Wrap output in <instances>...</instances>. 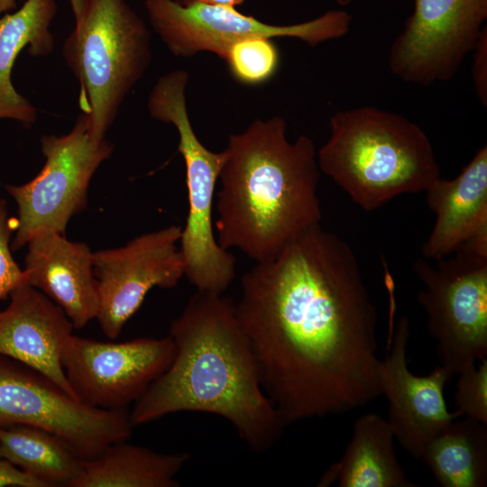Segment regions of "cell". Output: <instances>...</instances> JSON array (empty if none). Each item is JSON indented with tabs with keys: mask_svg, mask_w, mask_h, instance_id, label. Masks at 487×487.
Segmentation results:
<instances>
[{
	"mask_svg": "<svg viewBox=\"0 0 487 487\" xmlns=\"http://www.w3.org/2000/svg\"><path fill=\"white\" fill-rule=\"evenodd\" d=\"M235 311L285 427L381 395L377 308L351 246L320 224L244 273Z\"/></svg>",
	"mask_w": 487,
	"mask_h": 487,
	"instance_id": "cell-1",
	"label": "cell"
},
{
	"mask_svg": "<svg viewBox=\"0 0 487 487\" xmlns=\"http://www.w3.org/2000/svg\"><path fill=\"white\" fill-rule=\"evenodd\" d=\"M168 335L173 358L133 403V427L176 412L208 413L227 420L252 451L271 448L285 426L263 389L235 302L198 291Z\"/></svg>",
	"mask_w": 487,
	"mask_h": 487,
	"instance_id": "cell-2",
	"label": "cell"
},
{
	"mask_svg": "<svg viewBox=\"0 0 487 487\" xmlns=\"http://www.w3.org/2000/svg\"><path fill=\"white\" fill-rule=\"evenodd\" d=\"M283 117L256 119L229 136L216 195V241L255 262L274 258L319 225V167L312 139L290 142Z\"/></svg>",
	"mask_w": 487,
	"mask_h": 487,
	"instance_id": "cell-3",
	"label": "cell"
},
{
	"mask_svg": "<svg viewBox=\"0 0 487 487\" xmlns=\"http://www.w3.org/2000/svg\"><path fill=\"white\" fill-rule=\"evenodd\" d=\"M317 157L319 170L365 211L401 194L425 192L441 178L425 132L374 106L335 112Z\"/></svg>",
	"mask_w": 487,
	"mask_h": 487,
	"instance_id": "cell-4",
	"label": "cell"
},
{
	"mask_svg": "<svg viewBox=\"0 0 487 487\" xmlns=\"http://www.w3.org/2000/svg\"><path fill=\"white\" fill-rule=\"evenodd\" d=\"M62 52L79 82L88 134L102 142L151 63L149 30L126 0H86Z\"/></svg>",
	"mask_w": 487,
	"mask_h": 487,
	"instance_id": "cell-5",
	"label": "cell"
},
{
	"mask_svg": "<svg viewBox=\"0 0 487 487\" xmlns=\"http://www.w3.org/2000/svg\"><path fill=\"white\" fill-rule=\"evenodd\" d=\"M188 81V73L183 69L161 76L147 106L152 118L176 128L178 151L186 167L188 212L179 241L184 276L198 291L224 293L234 278L235 258L216 241L213 207L225 152L210 151L195 133L186 104Z\"/></svg>",
	"mask_w": 487,
	"mask_h": 487,
	"instance_id": "cell-6",
	"label": "cell"
},
{
	"mask_svg": "<svg viewBox=\"0 0 487 487\" xmlns=\"http://www.w3.org/2000/svg\"><path fill=\"white\" fill-rule=\"evenodd\" d=\"M451 257L413 263L424 285L418 301L436 341L440 364L452 377L487 356V233L458 247Z\"/></svg>",
	"mask_w": 487,
	"mask_h": 487,
	"instance_id": "cell-7",
	"label": "cell"
},
{
	"mask_svg": "<svg viewBox=\"0 0 487 487\" xmlns=\"http://www.w3.org/2000/svg\"><path fill=\"white\" fill-rule=\"evenodd\" d=\"M29 426L60 437L82 461L109 445L129 440L133 425L127 409L87 406L39 371L0 355V427Z\"/></svg>",
	"mask_w": 487,
	"mask_h": 487,
	"instance_id": "cell-8",
	"label": "cell"
},
{
	"mask_svg": "<svg viewBox=\"0 0 487 487\" xmlns=\"http://www.w3.org/2000/svg\"><path fill=\"white\" fill-rule=\"evenodd\" d=\"M41 146L46 161L38 175L25 184L5 187L18 213L12 251L44 233L65 234L69 219L86 207L94 173L113 152L106 140L91 139L82 113L69 133L43 135Z\"/></svg>",
	"mask_w": 487,
	"mask_h": 487,
	"instance_id": "cell-9",
	"label": "cell"
},
{
	"mask_svg": "<svg viewBox=\"0 0 487 487\" xmlns=\"http://www.w3.org/2000/svg\"><path fill=\"white\" fill-rule=\"evenodd\" d=\"M152 26L168 50L177 57L209 51L225 59L237 41L253 38L289 37L311 47L345 36L352 16L344 10H329L300 23L273 25L245 15L234 7L210 5L198 0H145Z\"/></svg>",
	"mask_w": 487,
	"mask_h": 487,
	"instance_id": "cell-10",
	"label": "cell"
},
{
	"mask_svg": "<svg viewBox=\"0 0 487 487\" xmlns=\"http://www.w3.org/2000/svg\"><path fill=\"white\" fill-rule=\"evenodd\" d=\"M174 345L167 335L120 343L69 335L60 361L75 398L102 409H127L170 365Z\"/></svg>",
	"mask_w": 487,
	"mask_h": 487,
	"instance_id": "cell-11",
	"label": "cell"
},
{
	"mask_svg": "<svg viewBox=\"0 0 487 487\" xmlns=\"http://www.w3.org/2000/svg\"><path fill=\"white\" fill-rule=\"evenodd\" d=\"M486 18L487 0H414L391 46V71L422 86L450 79L473 51Z\"/></svg>",
	"mask_w": 487,
	"mask_h": 487,
	"instance_id": "cell-12",
	"label": "cell"
},
{
	"mask_svg": "<svg viewBox=\"0 0 487 487\" xmlns=\"http://www.w3.org/2000/svg\"><path fill=\"white\" fill-rule=\"evenodd\" d=\"M181 232V226L170 225L134 237L124 246L94 252L96 319L108 338L120 335L152 288L171 289L184 276L178 247Z\"/></svg>",
	"mask_w": 487,
	"mask_h": 487,
	"instance_id": "cell-13",
	"label": "cell"
},
{
	"mask_svg": "<svg viewBox=\"0 0 487 487\" xmlns=\"http://www.w3.org/2000/svg\"><path fill=\"white\" fill-rule=\"evenodd\" d=\"M409 322L402 317L394 332L390 350L381 361L380 384L389 405L388 422L403 449L420 459L427 444L461 417L449 412L444 388L451 379L441 366L428 375L411 372L407 363Z\"/></svg>",
	"mask_w": 487,
	"mask_h": 487,
	"instance_id": "cell-14",
	"label": "cell"
},
{
	"mask_svg": "<svg viewBox=\"0 0 487 487\" xmlns=\"http://www.w3.org/2000/svg\"><path fill=\"white\" fill-rule=\"evenodd\" d=\"M10 297L0 311V355L39 371L75 398L60 361L73 325L59 306L27 283Z\"/></svg>",
	"mask_w": 487,
	"mask_h": 487,
	"instance_id": "cell-15",
	"label": "cell"
},
{
	"mask_svg": "<svg viewBox=\"0 0 487 487\" xmlns=\"http://www.w3.org/2000/svg\"><path fill=\"white\" fill-rule=\"evenodd\" d=\"M27 245V284L59 306L75 328L96 318L99 297L90 248L58 232L39 234Z\"/></svg>",
	"mask_w": 487,
	"mask_h": 487,
	"instance_id": "cell-16",
	"label": "cell"
},
{
	"mask_svg": "<svg viewBox=\"0 0 487 487\" xmlns=\"http://www.w3.org/2000/svg\"><path fill=\"white\" fill-rule=\"evenodd\" d=\"M425 192L436 222L421 248L424 258L441 260L469 239L487 233L486 145L458 176L448 180L439 178Z\"/></svg>",
	"mask_w": 487,
	"mask_h": 487,
	"instance_id": "cell-17",
	"label": "cell"
},
{
	"mask_svg": "<svg viewBox=\"0 0 487 487\" xmlns=\"http://www.w3.org/2000/svg\"><path fill=\"white\" fill-rule=\"evenodd\" d=\"M393 439L388 420L374 413L360 417L343 456L324 473L317 486L417 487L406 477Z\"/></svg>",
	"mask_w": 487,
	"mask_h": 487,
	"instance_id": "cell-18",
	"label": "cell"
},
{
	"mask_svg": "<svg viewBox=\"0 0 487 487\" xmlns=\"http://www.w3.org/2000/svg\"><path fill=\"white\" fill-rule=\"evenodd\" d=\"M58 10L55 0H26L16 11L0 16V119L31 126L37 118L33 105L13 86L14 64L24 48L32 56H47L54 49L50 30Z\"/></svg>",
	"mask_w": 487,
	"mask_h": 487,
	"instance_id": "cell-19",
	"label": "cell"
},
{
	"mask_svg": "<svg viewBox=\"0 0 487 487\" xmlns=\"http://www.w3.org/2000/svg\"><path fill=\"white\" fill-rule=\"evenodd\" d=\"M189 458L186 452L160 453L119 441L82 461L70 487H178L177 475Z\"/></svg>",
	"mask_w": 487,
	"mask_h": 487,
	"instance_id": "cell-20",
	"label": "cell"
},
{
	"mask_svg": "<svg viewBox=\"0 0 487 487\" xmlns=\"http://www.w3.org/2000/svg\"><path fill=\"white\" fill-rule=\"evenodd\" d=\"M455 420L427 444L419 460L439 486L484 487L487 426L466 417Z\"/></svg>",
	"mask_w": 487,
	"mask_h": 487,
	"instance_id": "cell-21",
	"label": "cell"
},
{
	"mask_svg": "<svg viewBox=\"0 0 487 487\" xmlns=\"http://www.w3.org/2000/svg\"><path fill=\"white\" fill-rule=\"evenodd\" d=\"M0 454L46 487H70L82 467L60 437L35 427H0Z\"/></svg>",
	"mask_w": 487,
	"mask_h": 487,
	"instance_id": "cell-22",
	"label": "cell"
},
{
	"mask_svg": "<svg viewBox=\"0 0 487 487\" xmlns=\"http://www.w3.org/2000/svg\"><path fill=\"white\" fill-rule=\"evenodd\" d=\"M272 39L253 37L233 44L225 60L233 78L247 86L270 80L280 64V54Z\"/></svg>",
	"mask_w": 487,
	"mask_h": 487,
	"instance_id": "cell-23",
	"label": "cell"
},
{
	"mask_svg": "<svg viewBox=\"0 0 487 487\" xmlns=\"http://www.w3.org/2000/svg\"><path fill=\"white\" fill-rule=\"evenodd\" d=\"M455 392L456 411L461 416L487 426V359L469 366L458 374Z\"/></svg>",
	"mask_w": 487,
	"mask_h": 487,
	"instance_id": "cell-24",
	"label": "cell"
},
{
	"mask_svg": "<svg viewBox=\"0 0 487 487\" xmlns=\"http://www.w3.org/2000/svg\"><path fill=\"white\" fill-rule=\"evenodd\" d=\"M11 230L6 202L0 198V299H5L16 288L27 283L25 271L18 266L11 253Z\"/></svg>",
	"mask_w": 487,
	"mask_h": 487,
	"instance_id": "cell-25",
	"label": "cell"
},
{
	"mask_svg": "<svg viewBox=\"0 0 487 487\" xmlns=\"http://www.w3.org/2000/svg\"><path fill=\"white\" fill-rule=\"evenodd\" d=\"M473 79L481 103L487 105V30L483 29L473 51Z\"/></svg>",
	"mask_w": 487,
	"mask_h": 487,
	"instance_id": "cell-26",
	"label": "cell"
},
{
	"mask_svg": "<svg viewBox=\"0 0 487 487\" xmlns=\"http://www.w3.org/2000/svg\"><path fill=\"white\" fill-rule=\"evenodd\" d=\"M5 486L46 487V485L39 479L23 471L7 460L1 458L0 487Z\"/></svg>",
	"mask_w": 487,
	"mask_h": 487,
	"instance_id": "cell-27",
	"label": "cell"
},
{
	"mask_svg": "<svg viewBox=\"0 0 487 487\" xmlns=\"http://www.w3.org/2000/svg\"><path fill=\"white\" fill-rule=\"evenodd\" d=\"M198 1L206 5H210L235 7L237 5H242L244 0H198Z\"/></svg>",
	"mask_w": 487,
	"mask_h": 487,
	"instance_id": "cell-28",
	"label": "cell"
},
{
	"mask_svg": "<svg viewBox=\"0 0 487 487\" xmlns=\"http://www.w3.org/2000/svg\"><path fill=\"white\" fill-rule=\"evenodd\" d=\"M75 17V23H78L84 12L86 0H69Z\"/></svg>",
	"mask_w": 487,
	"mask_h": 487,
	"instance_id": "cell-29",
	"label": "cell"
},
{
	"mask_svg": "<svg viewBox=\"0 0 487 487\" xmlns=\"http://www.w3.org/2000/svg\"><path fill=\"white\" fill-rule=\"evenodd\" d=\"M19 1L20 0H0V16L14 11L17 2Z\"/></svg>",
	"mask_w": 487,
	"mask_h": 487,
	"instance_id": "cell-30",
	"label": "cell"
},
{
	"mask_svg": "<svg viewBox=\"0 0 487 487\" xmlns=\"http://www.w3.org/2000/svg\"><path fill=\"white\" fill-rule=\"evenodd\" d=\"M337 3L341 5H348L352 0H336Z\"/></svg>",
	"mask_w": 487,
	"mask_h": 487,
	"instance_id": "cell-31",
	"label": "cell"
},
{
	"mask_svg": "<svg viewBox=\"0 0 487 487\" xmlns=\"http://www.w3.org/2000/svg\"><path fill=\"white\" fill-rule=\"evenodd\" d=\"M1 458H2V457H1V454H0V459H1Z\"/></svg>",
	"mask_w": 487,
	"mask_h": 487,
	"instance_id": "cell-32",
	"label": "cell"
}]
</instances>
